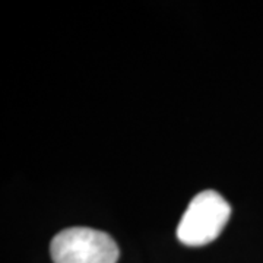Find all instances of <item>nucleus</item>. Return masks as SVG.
<instances>
[{"mask_svg": "<svg viewBox=\"0 0 263 263\" xmlns=\"http://www.w3.org/2000/svg\"><path fill=\"white\" fill-rule=\"evenodd\" d=\"M231 206L215 190L200 192L189 203L177 227L183 245L199 247L214 241L230 219Z\"/></svg>", "mask_w": 263, "mask_h": 263, "instance_id": "1", "label": "nucleus"}, {"mask_svg": "<svg viewBox=\"0 0 263 263\" xmlns=\"http://www.w3.org/2000/svg\"><path fill=\"white\" fill-rule=\"evenodd\" d=\"M54 263H116L119 247L103 231L86 227H72L60 231L51 240Z\"/></svg>", "mask_w": 263, "mask_h": 263, "instance_id": "2", "label": "nucleus"}]
</instances>
